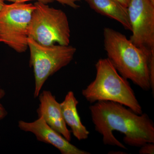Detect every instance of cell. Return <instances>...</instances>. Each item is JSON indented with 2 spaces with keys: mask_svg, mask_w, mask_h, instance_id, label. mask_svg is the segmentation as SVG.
I'll return each mask as SVG.
<instances>
[{
  "mask_svg": "<svg viewBox=\"0 0 154 154\" xmlns=\"http://www.w3.org/2000/svg\"><path fill=\"white\" fill-rule=\"evenodd\" d=\"M139 153L140 154H154V143H146L140 147Z\"/></svg>",
  "mask_w": 154,
  "mask_h": 154,
  "instance_id": "cell-14",
  "label": "cell"
},
{
  "mask_svg": "<svg viewBox=\"0 0 154 154\" xmlns=\"http://www.w3.org/2000/svg\"><path fill=\"white\" fill-rule=\"evenodd\" d=\"M5 95V91L4 89L0 88V120L5 118L6 116L8 115V112L1 103V101Z\"/></svg>",
  "mask_w": 154,
  "mask_h": 154,
  "instance_id": "cell-13",
  "label": "cell"
},
{
  "mask_svg": "<svg viewBox=\"0 0 154 154\" xmlns=\"http://www.w3.org/2000/svg\"><path fill=\"white\" fill-rule=\"evenodd\" d=\"M127 8L130 40L148 54H154V4L150 0H130Z\"/></svg>",
  "mask_w": 154,
  "mask_h": 154,
  "instance_id": "cell-7",
  "label": "cell"
},
{
  "mask_svg": "<svg viewBox=\"0 0 154 154\" xmlns=\"http://www.w3.org/2000/svg\"><path fill=\"white\" fill-rule=\"evenodd\" d=\"M103 37L107 58L119 73L144 91L151 89L149 63L154 54H148L112 28H104Z\"/></svg>",
  "mask_w": 154,
  "mask_h": 154,
  "instance_id": "cell-2",
  "label": "cell"
},
{
  "mask_svg": "<svg viewBox=\"0 0 154 154\" xmlns=\"http://www.w3.org/2000/svg\"><path fill=\"white\" fill-rule=\"evenodd\" d=\"M28 42L35 79L33 95L36 98L48 78L70 63L77 49L69 45H43L29 37Z\"/></svg>",
  "mask_w": 154,
  "mask_h": 154,
  "instance_id": "cell-5",
  "label": "cell"
},
{
  "mask_svg": "<svg viewBox=\"0 0 154 154\" xmlns=\"http://www.w3.org/2000/svg\"><path fill=\"white\" fill-rule=\"evenodd\" d=\"M18 127L23 131L33 134L39 141L55 147L62 154H91L71 143L47 124L41 116L31 122L20 120L18 122Z\"/></svg>",
  "mask_w": 154,
  "mask_h": 154,
  "instance_id": "cell-8",
  "label": "cell"
},
{
  "mask_svg": "<svg viewBox=\"0 0 154 154\" xmlns=\"http://www.w3.org/2000/svg\"><path fill=\"white\" fill-rule=\"evenodd\" d=\"M91 8L97 13L119 22L125 29L130 30L127 8L116 0H86Z\"/></svg>",
  "mask_w": 154,
  "mask_h": 154,
  "instance_id": "cell-11",
  "label": "cell"
},
{
  "mask_svg": "<svg viewBox=\"0 0 154 154\" xmlns=\"http://www.w3.org/2000/svg\"><path fill=\"white\" fill-rule=\"evenodd\" d=\"M116 1L120 3L122 5L127 8L129 4L130 0H116Z\"/></svg>",
  "mask_w": 154,
  "mask_h": 154,
  "instance_id": "cell-15",
  "label": "cell"
},
{
  "mask_svg": "<svg viewBox=\"0 0 154 154\" xmlns=\"http://www.w3.org/2000/svg\"><path fill=\"white\" fill-rule=\"evenodd\" d=\"M96 131L102 135L106 145L127 149L114 136V131L124 134V142L131 146L140 147L154 143V124L147 114H138L117 102L101 101L89 107Z\"/></svg>",
  "mask_w": 154,
  "mask_h": 154,
  "instance_id": "cell-1",
  "label": "cell"
},
{
  "mask_svg": "<svg viewBox=\"0 0 154 154\" xmlns=\"http://www.w3.org/2000/svg\"><path fill=\"white\" fill-rule=\"evenodd\" d=\"M60 104L64 120L70 128L73 135L79 140L87 139L90 132L81 121L77 110L79 101L73 92H68L63 102Z\"/></svg>",
  "mask_w": 154,
  "mask_h": 154,
  "instance_id": "cell-10",
  "label": "cell"
},
{
  "mask_svg": "<svg viewBox=\"0 0 154 154\" xmlns=\"http://www.w3.org/2000/svg\"><path fill=\"white\" fill-rule=\"evenodd\" d=\"M5 4V0H0V11L3 9Z\"/></svg>",
  "mask_w": 154,
  "mask_h": 154,
  "instance_id": "cell-16",
  "label": "cell"
},
{
  "mask_svg": "<svg viewBox=\"0 0 154 154\" xmlns=\"http://www.w3.org/2000/svg\"><path fill=\"white\" fill-rule=\"evenodd\" d=\"M39 104L36 112L53 129L65 138L71 140V131L68 129L64 120L60 103L55 96L48 91H44L38 95Z\"/></svg>",
  "mask_w": 154,
  "mask_h": 154,
  "instance_id": "cell-9",
  "label": "cell"
},
{
  "mask_svg": "<svg viewBox=\"0 0 154 154\" xmlns=\"http://www.w3.org/2000/svg\"><path fill=\"white\" fill-rule=\"evenodd\" d=\"M34 5L25 3L5 4L0 11V38L19 53L28 48V30Z\"/></svg>",
  "mask_w": 154,
  "mask_h": 154,
  "instance_id": "cell-6",
  "label": "cell"
},
{
  "mask_svg": "<svg viewBox=\"0 0 154 154\" xmlns=\"http://www.w3.org/2000/svg\"><path fill=\"white\" fill-rule=\"evenodd\" d=\"M0 42H2V41H1V38H0Z\"/></svg>",
  "mask_w": 154,
  "mask_h": 154,
  "instance_id": "cell-18",
  "label": "cell"
},
{
  "mask_svg": "<svg viewBox=\"0 0 154 154\" xmlns=\"http://www.w3.org/2000/svg\"><path fill=\"white\" fill-rule=\"evenodd\" d=\"M150 1L152 3H153V4H154V0H150Z\"/></svg>",
  "mask_w": 154,
  "mask_h": 154,
  "instance_id": "cell-17",
  "label": "cell"
},
{
  "mask_svg": "<svg viewBox=\"0 0 154 154\" xmlns=\"http://www.w3.org/2000/svg\"><path fill=\"white\" fill-rule=\"evenodd\" d=\"M95 79L82 91L91 104L101 101L117 102L138 114L143 113L141 107L128 80L119 74L107 58L100 59L96 65Z\"/></svg>",
  "mask_w": 154,
  "mask_h": 154,
  "instance_id": "cell-3",
  "label": "cell"
},
{
  "mask_svg": "<svg viewBox=\"0 0 154 154\" xmlns=\"http://www.w3.org/2000/svg\"><path fill=\"white\" fill-rule=\"evenodd\" d=\"M31 1H37V2H42L45 3L56 1L62 5H66L74 9L78 8L80 7L76 4L77 0H5V1H8L13 3H25Z\"/></svg>",
  "mask_w": 154,
  "mask_h": 154,
  "instance_id": "cell-12",
  "label": "cell"
},
{
  "mask_svg": "<svg viewBox=\"0 0 154 154\" xmlns=\"http://www.w3.org/2000/svg\"><path fill=\"white\" fill-rule=\"evenodd\" d=\"M30 20L28 36L39 44L69 45L71 30L66 14L60 9L36 2Z\"/></svg>",
  "mask_w": 154,
  "mask_h": 154,
  "instance_id": "cell-4",
  "label": "cell"
}]
</instances>
